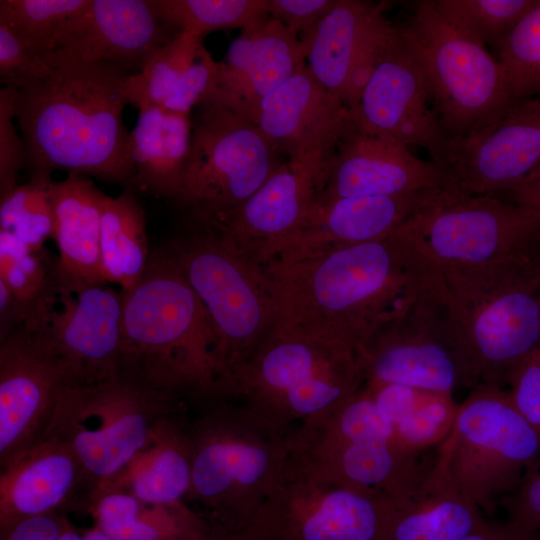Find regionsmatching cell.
I'll list each match as a JSON object with an SVG mask.
<instances>
[{
    "mask_svg": "<svg viewBox=\"0 0 540 540\" xmlns=\"http://www.w3.org/2000/svg\"><path fill=\"white\" fill-rule=\"evenodd\" d=\"M278 329L336 340L359 359L420 301L444 295L441 269L398 229L384 238L277 255L263 263Z\"/></svg>",
    "mask_w": 540,
    "mask_h": 540,
    "instance_id": "6da1fadb",
    "label": "cell"
},
{
    "mask_svg": "<svg viewBox=\"0 0 540 540\" xmlns=\"http://www.w3.org/2000/svg\"><path fill=\"white\" fill-rule=\"evenodd\" d=\"M44 58L47 74L10 86L29 178L62 170L135 190L130 131L123 120L130 75L59 51Z\"/></svg>",
    "mask_w": 540,
    "mask_h": 540,
    "instance_id": "7a4b0ae2",
    "label": "cell"
},
{
    "mask_svg": "<svg viewBox=\"0 0 540 540\" xmlns=\"http://www.w3.org/2000/svg\"><path fill=\"white\" fill-rule=\"evenodd\" d=\"M448 334L465 387L503 388L540 347V256L442 268Z\"/></svg>",
    "mask_w": 540,
    "mask_h": 540,
    "instance_id": "3957f363",
    "label": "cell"
},
{
    "mask_svg": "<svg viewBox=\"0 0 540 540\" xmlns=\"http://www.w3.org/2000/svg\"><path fill=\"white\" fill-rule=\"evenodd\" d=\"M122 295L126 363L155 387L187 402L217 394L221 370L214 327L162 247L151 253L140 280Z\"/></svg>",
    "mask_w": 540,
    "mask_h": 540,
    "instance_id": "277c9868",
    "label": "cell"
},
{
    "mask_svg": "<svg viewBox=\"0 0 540 540\" xmlns=\"http://www.w3.org/2000/svg\"><path fill=\"white\" fill-rule=\"evenodd\" d=\"M185 418L192 465L188 501L234 523H250L277 484L294 432L228 395L190 403Z\"/></svg>",
    "mask_w": 540,
    "mask_h": 540,
    "instance_id": "5b68a950",
    "label": "cell"
},
{
    "mask_svg": "<svg viewBox=\"0 0 540 540\" xmlns=\"http://www.w3.org/2000/svg\"><path fill=\"white\" fill-rule=\"evenodd\" d=\"M188 409L189 402L155 387L126 363L106 379L68 384L44 437L75 451L90 501L123 477L152 445L163 421Z\"/></svg>",
    "mask_w": 540,
    "mask_h": 540,
    "instance_id": "8992f818",
    "label": "cell"
},
{
    "mask_svg": "<svg viewBox=\"0 0 540 540\" xmlns=\"http://www.w3.org/2000/svg\"><path fill=\"white\" fill-rule=\"evenodd\" d=\"M347 344L275 328L257 352L220 382L232 396L291 431L330 413L364 386Z\"/></svg>",
    "mask_w": 540,
    "mask_h": 540,
    "instance_id": "52a82bcc",
    "label": "cell"
},
{
    "mask_svg": "<svg viewBox=\"0 0 540 540\" xmlns=\"http://www.w3.org/2000/svg\"><path fill=\"white\" fill-rule=\"evenodd\" d=\"M161 246L204 305L218 342L220 382L250 359L277 326L264 265L207 223L185 219Z\"/></svg>",
    "mask_w": 540,
    "mask_h": 540,
    "instance_id": "ba28073f",
    "label": "cell"
},
{
    "mask_svg": "<svg viewBox=\"0 0 540 540\" xmlns=\"http://www.w3.org/2000/svg\"><path fill=\"white\" fill-rule=\"evenodd\" d=\"M403 39L419 61L448 140L468 136L502 118L515 104L497 58L438 7L415 3Z\"/></svg>",
    "mask_w": 540,
    "mask_h": 540,
    "instance_id": "9c48e42d",
    "label": "cell"
},
{
    "mask_svg": "<svg viewBox=\"0 0 540 540\" xmlns=\"http://www.w3.org/2000/svg\"><path fill=\"white\" fill-rule=\"evenodd\" d=\"M438 447L436 466L489 515L540 459V435L503 388L472 390Z\"/></svg>",
    "mask_w": 540,
    "mask_h": 540,
    "instance_id": "30bf717a",
    "label": "cell"
},
{
    "mask_svg": "<svg viewBox=\"0 0 540 540\" xmlns=\"http://www.w3.org/2000/svg\"><path fill=\"white\" fill-rule=\"evenodd\" d=\"M193 111L188 164L173 202L185 218L213 220L248 199L282 163L243 114L209 99Z\"/></svg>",
    "mask_w": 540,
    "mask_h": 540,
    "instance_id": "8fae6325",
    "label": "cell"
},
{
    "mask_svg": "<svg viewBox=\"0 0 540 540\" xmlns=\"http://www.w3.org/2000/svg\"><path fill=\"white\" fill-rule=\"evenodd\" d=\"M294 449L342 483L396 499L408 494L426 468L403 449L394 428L363 388L340 407L294 432Z\"/></svg>",
    "mask_w": 540,
    "mask_h": 540,
    "instance_id": "7c38bea8",
    "label": "cell"
},
{
    "mask_svg": "<svg viewBox=\"0 0 540 540\" xmlns=\"http://www.w3.org/2000/svg\"><path fill=\"white\" fill-rule=\"evenodd\" d=\"M538 226L534 211L500 195L465 196L443 189L398 230L442 269L537 253Z\"/></svg>",
    "mask_w": 540,
    "mask_h": 540,
    "instance_id": "4fadbf2b",
    "label": "cell"
},
{
    "mask_svg": "<svg viewBox=\"0 0 540 540\" xmlns=\"http://www.w3.org/2000/svg\"><path fill=\"white\" fill-rule=\"evenodd\" d=\"M385 501L342 483L293 446L251 522L265 540H379Z\"/></svg>",
    "mask_w": 540,
    "mask_h": 540,
    "instance_id": "5bb4252c",
    "label": "cell"
},
{
    "mask_svg": "<svg viewBox=\"0 0 540 540\" xmlns=\"http://www.w3.org/2000/svg\"><path fill=\"white\" fill-rule=\"evenodd\" d=\"M443 188L437 166L348 109L325 159L313 206L354 196H383Z\"/></svg>",
    "mask_w": 540,
    "mask_h": 540,
    "instance_id": "9a60e30c",
    "label": "cell"
},
{
    "mask_svg": "<svg viewBox=\"0 0 540 540\" xmlns=\"http://www.w3.org/2000/svg\"><path fill=\"white\" fill-rule=\"evenodd\" d=\"M443 189L499 195L540 169V96L515 103L496 122L449 139L440 159Z\"/></svg>",
    "mask_w": 540,
    "mask_h": 540,
    "instance_id": "2e32d148",
    "label": "cell"
},
{
    "mask_svg": "<svg viewBox=\"0 0 540 540\" xmlns=\"http://www.w3.org/2000/svg\"><path fill=\"white\" fill-rule=\"evenodd\" d=\"M72 382L69 367L40 333L22 325L0 340V466L45 436Z\"/></svg>",
    "mask_w": 540,
    "mask_h": 540,
    "instance_id": "e0dca14e",
    "label": "cell"
},
{
    "mask_svg": "<svg viewBox=\"0 0 540 540\" xmlns=\"http://www.w3.org/2000/svg\"><path fill=\"white\" fill-rule=\"evenodd\" d=\"M365 384L453 393L465 387L445 320L444 295L426 298L381 330L360 359Z\"/></svg>",
    "mask_w": 540,
    "mask_h": 540,
    "instance_id": "ac0fdd59",
    "label": "cell"
},
{
    "mask_svg": "<svg viewBox=\"0 0 540 540\" xmlns=\"http://www.w3.org/2000/svg\"><path fill=\"white\" fill-rule=\"evenodd\" d=\"M385 6V2L336 0L307 47L308 69L348 109L358 105L397 32L384 17Z\"/></svg>",
    "mask_w": 540,
    "mask_h": 540,
    "instance_id": "d6986e66",
    "label": "cell"
},
{
    "mask_svg": "<svg viewBox=\"0 0 540 540\" xmlns=\"http://www.w3.org/2000/svg\"><path fill=\"white\" fill-rule=\"evenodd\" d=\"M180 34L158 0H91L63 27L52 52L111 64L131 76Z\"/></svg>",
    "mask_w": 540,
    "mask_h": 540,
    "instance_id": "ffe728a7",
    "label": "cell"
},
{
    "mask_svg": "<svg viewBox=\"0 0 540 540\" xmlns=\"http://www.w3.org/2000/svg\"><path fill=\"white\" fill-rule=\"evenodd\" d=\"M36 332L63 359L75 382L106 379L126 364L123 295L108 284L59 296L46 324Z\"/></svg>",
    "mask_w": 540,
    "mask_h": 540,
    "instance_id": "44dd1931",
    "label": "cell"
},
{
    "mask_svg": "<svg viewBox=\"0 0 540 540\" xmlns=\"http://www.w3.org/2000/svg\"><path fill=\"white\" fill-rule=\"evenodd\" d=\"M429 103L425 73L397 28L354 108L369 124L404 145L424 148L436 163L448 137Z\"/></svg>",
    "mask_w": 540,
    "mask_h": 540,
    "instance_id": "7402d4cb",
    "label": "cell"
},
{
    "mask_svg": "<svg viewBox=\"0 0 540 540\" xmlns=\"http://www.w3.org/2000/svg\"><path fill=\"white\" fill-rule=\"evenodd\" d=\"M324 162L286 160L240 205L216 219L196 221L209 224L263 264L314 205Z\"/></svg>",
    "mask_w": 540,
    "mask_h": 540,
    "instance_id": "603a6c76",
    "label": "cell"
},
{
    "mask_svg": "<svg viewBox=\"0 0 540 540\" xmlns=\"http://www.w3.org/2000/svg\"><path fill=\"white\" fill-rule=\"evenodd\" d=\"M347 112L306 65L265 96L251 120L287 160H325Z\"/></svg>",
    "mask_w": 540,
    "mask_h": 540,
    "instance_id": "cb8c5ba5",
    "label": "cell"
},
{
    "mask_svg": "<svg viewBox=\"0 0 540 540\" xmlns=\"http://www.w3.org/2000/svg\"><path fill=\"white\" fill-rule=\"evenodd\" d=\"M217 63L214 84L203 99L251 119L265 96L306 66V49L293 32L269 16L241 30Z\"/></svg>",
    "mask_w": 540,
    "mask_h": 540,
    "instance_id": "d4e9b609",
    "label": "cell"
},
{
    "mask_svg": "<svg viewBox=\"0 0 540 540\" xmlns=\"http://www.w3.org/2000/svg\"><path fill=\"white\" fill-rule=\"evenodd\" d=\"M442 191L439 188L396 195L345 197L312 206L297 229L279 243L265 261L288 252L384 238L436 200Z\"/></svg>",
    "mask_w": 540,
    "mask_h": 540,
    "instance_id": "484cf974",
    "label": "cell"
},
{
    "mask_svg": "<svg viewBox=\"0 0 540 540\" xmlns=\"http://www.w3.org/2000/svg\"><path fill=\"white\" fill-rule=\"evenodd\" d=\"M0 532L56 512L85 488L82 464L66 442L44 437L0 466Z\"/></svg>",
    "mask_w": 540,
    "mask_h": 540,
    "instance_id": "4316f807",
    "label": "cell"
},
{
    "mask_svg": "<svg viewBox=\"0 0 540 540\" xmlns=\"http://www.w3.org/2000/svg\"><path fill=\"white\" fill-rule=\"evenodd\" d=\"M105 195L90 177L68 174L52 181L50 196L58 250L55 276L59 296L75 295L105 281L100 254V228Z\"/></svg>",
    "mask_w": 540,
    "mask_h": 540,
    "instance_id": "83f0119b",
    "label": "cell"
},
{
    "mask_svg": "<svg viewBox=\"0 0 540 540\" xmlns=\"http://www.w3.org/2000/svg\"><path fill=\"white\" fill-rule=\"evenodd\" d=\"M485 521L434 462L408 494L386 499L379 540H462Z\"/></svg>",
    "mask_w": 540,
    "mask_h": 540,
    "instance_id": "f1b7e54d",
    "label": "cell"
},
{
    "mask_svg": "<svg viewBox=\"0 0 540 540\" xmlns=\"http://www.w3.org/2000/svg\"><path fill=\"white\" fill-rule=\"evenodd\" d=\"M215 62L203 38L181 33L147 62L143 70L127 77L126 97L137 110L159 106L190 114L208 92Z\"/></svg>",
    "mask_w": 540,
    "mask_h": 540,
    "instance_id": "f546056e",
    "label": "cell"
},
{
    "mask_svg": "<svg viewBox=\"0 0 540 540\" xmlns=\"http://www.w3.org/2000/svg\"><path fill=\"white\" fill-rule=\"evenodd\" d=\"M130 131L135 189L173 201L179 192L191 148V114L159 106L143 107Z\"/></svg>",
    "mask_w": 540,
    "mask_h": 540,
    "instance_id": "4dcf8cb0",
    "label": "cell"
},
{
    "mask_svg": "<svg viewBox=\"0 0 540 540\" xmlns=\"http://www.w3.org/2000/svg\"><path fill=\"white\" fill-rule=\"evenodd\" d=\"M187 412L163 421L152 445L108 490H125L147 504L183 503L192 484L191 455L185 432Z\"/></svg>",
    "mask_w": 540,
    "mask_h": 540,
    "instance_id": "1f68e13d",
    "label": "cell"
},
{
    "mask_svg": "<svg viewBox=\"0 0 540 540\" xmlns=\"http://www.w3.org/2000/svg\"><path fill=\"white\" fill-rule=\"evenodd\" d=\"M133 191L126 189L116 197L105 195L101 215L103 275L108 284L118 285L122 292L136 285L151 256L145 211Z\"/></svg>",
    "mask_w": 540,
    "mask_h": 540,
    "instance_id": "d6a6232c",
    "label": "cell"
},
{
    "mask_svg": "<svg viewBox=\"0 0 540 540\" xmlns=\"http://www.w3.org/2000/svg\"><path fill=\"white\" fill-rule=\"evenodd\" d=\"M89 503L97 527L113 540H181L194 514L185 502L147 504L121 489L104 491Z\"/></svg>",
    "mask_w": 540,
    "mask_h": 540,
    "instance_id": "836d02e7",
    "label": "cell"
},
{
    "mask_svg": "<svg viewBox=\"0 0 540 540\" xmlns=\"http://www.w3.org/2000/svg\"><path fill=\"white\" fill-rule=\"evenodd\" d=\"M55 259L31 251L12 233L0 230V280L14 295L24 315V326L41 329L59 295Z\"/></svg>",
    "mask_w": 540,
    "mask_h": 540,
    "instance_id": "e575fe53",
    "label": "cell"
},
{
    "mask_svg": "<svg viewBox=\"0 0 540 540\" xmlns=\"http://www.w3.org/2000/svg\"><path fill=\"white\" fill-rule=\"evenodd\" d=\"M52 181V177H30L0 194V230L12 233L33 252L44 250L45 242L53 238Z\"/></svg>",
    "mask_w": 540,
    "mask_h": 540,
    "instance_id": "d590c367",
    "label": "cell"
},
{
    "mask_svg": "<svg viewBox=\"0 0 540 540\" xmlns=\"http://www.w3.org/2000/svg\"><path fill=\"white\" fill-rule=\"evenodd\" d=\"M180 33L204 38L210 32L255 25L269 17L267 0H158Z\"/></svg>",
    "mask_w": 540,
    "mask_h": 540,
    "instance_id": "8d00e7d4",
    "label": "cell"
},
{
    "mask_svg": "<svg viewBox=\"0 0 540 540\" xmlns=\"http://www.w3.org/2000/svg\"><path fill=\"white\" fill-rule=\"evenodd\" d=\"M91 0H1L0 23L7 25L36 53L54 49L63 27L82 13Z\"/></svg>",
    "mask_w": 540,
    "mask_h": 540,
    "instance_id": "74e56055",
    "label": "cell"
},
{
    "mask_svg": "<svg viewBox=\"0 0 540 540\" xmlns=\"http://www.w3.org/2000/svg\"><path fill=\"white\" fill-rule=\"evenodd\" d=\"M496 50L514 102L540 96V2Z\"/></svg>",
    "mask_w": 540,
    "mask_h": 540,
    "instance_id": "f35d334b",
    "label": "cell"
},
{
    "mask_svg": "<svg viewBox=\"0 0 540 540\" xmlns=\"http://www.w3.org/2000/svg\"><path fill=\"white\" fill-rule=\"evenodd\" d=\"M540 0H436L439 9L485 46L498 45Z\"/></svg>",
    "mask_w": 540,
    "mask_h": 540,
    "instance_id": "ab89813d",
    "label": "cell"
},
{
    "mask_svg": "<svg viewBox=\"0 0 540 540\" xmlns=\"http://www.w3.org/2000/svg\"><path fill=\"white\" fill-rule=\"evenodd\" d=\"M458 408L451 393L422 390L416 404L392 424L397 442L417 455L440 446L454 427Z\"/></svg>",
    "mask_w": 540,
    "mask_h": 540,
    "instance_id": "60d3db41",
    "label": "cell"
},
{
    "mask_svg": "<svg viewBox=\"0 0 540 540\" xmlns=\"http://www.w3.org/2000/svg\"><path fill=\"white\" fill-rule=\"evenodd\" d=\"M25 166V147L16 122L15 91L0 89V194L17 186Z\"/></svg>",
    "mask_w": 540,
    "mask_h": 540,
    "instance_id": "b9f144b4",
    "label": "cell"
},
{
    "mask_svg": "<svg viewBox=\"0 0 540 540\" xmlns=\"http://www.w3.org/2000/svg\"><path fill=\"white\" fill-rule=\"evenodd\" d=\"M50 70L45 58L0 23V79L3 86L40 78Z\"/></svg>",
    "mask_w": 540,
    "mask_h": 540,
    "instance_id": "7bdbcfd3",
    "label": "cell"
},
{
    "mask_svg": "<svg viewBox=\"0 0 540 540\" xmlns=\"http://www.w3.org/2000/svg\"><path fill=\"white\" fill-rule=\"evenodd\" d=\"M507 385L515 408L540 435V347L512 370Z\"/></svg>",
    "mask_w": 540,
    "mask_h": 540,
    "instance_id": "ee69618b",
    "label": "cell"
},
{
    "mask_svg": "<svg viewBox=\"0 0 540 540\" xmlns=\"http://www.w3.org/2000/svg\"><path fill=\"white\" fill-rule=\"evenodd\" d=\"M336 0H267L268 13L293 32L306 49Z\"/></svg>",
    "mask_w": 540,
    "mask_h": 540,
    "instance_id": "f6af8a7d",
    "label": "cell"
},
{
    "mask_svg": "<svg viewBox=\"0 0 540 540\" xmlns=\"http://www.w3.org/2000/svg\"><path fill=\"white\" fill-rule=\"evenodd\" d=\"M499 505L505 509L509 521L528 530L540 531V470L536 463Z\"/></svg>",
    "mask_w": 540,
    "mask_h": 540,
    "instance_id": "bcb514c9",
    "label": "cell"
},
{
    "mask_svg": "<svg viewBox=\"0 0 540 540\" xmlns=\"http://www.w3.org/2000/svg\"><path fill=\"white\" fill-rule=\"evenodd\" d=\"M181 540H265L255 526L195 512Z\"/></svg>",
    "mask_w": 540,
    "mask_h": 540,
    "instance_id": "7dc6e473",
    "label": "cell"
},
{
    "mask_svg": "<svg viewBox=\"0 0 540 540\" xmlns=\"http://www.w3.org/2000/svg\"><path fill=\"white\" fill-rule=\"evenodd\" d=\"M69 522L57 512L21 520L1 534V540H59Z\"/></svg>",
    "mask_w": 540,
    "mask_h": 540,
    "instance_id": "c3c4849f",
    "label": "cell"
},
{
    "mask_svg": "<svg viewBox=\"0 0 540 540\" xmlns=\"http://www.w3.org/2000/svg\"><path fill=\"white\" fill-rule=\"evenodd\" d=\"M462 540H540V531L525 529L507 521L486 520Z\"/></svg>",
    "mask_w": 540,
    "mask_h": 540,
    "instance_id": "681fc988",
    "label": "cell"
},
{
    "mask_svg": "<svg viewBox=\"0 0 540 540\" xmlns=\"http://www.w3.org/2000/svg\"><path fill=\"white\" fill-rule=\"evenodd\" d=\"M499 195L531 209L539 216L535 248L540 255V169L534 171L520 183Z\"/></svg>",
    "mask_w": 540,
    "mask_h": 540,
    "instance_id": "f907efd6",
    "label": "cell"
},
{
    "mask_svg": "<svg viewBox=\"0 0 540 540\" xmlns=\"http://www.w3.org/2000/svg\"><path fill=\"white\" fill-rule=\"evenodd\" d=\"M25 322L22 310L8 286L0 280V340Z\"/></svg>",
    "mask_w": 540,
    "mask_h": 540,
    "instance_id": "816d5d0a",
    "label": "cell"
},
{
    "mask_svg": "<svg viewBox=\"0 0 540 540\" xmlns=\"http://www.w3.org/2000/svg\"><path fill=\"white\" fill-rule=\"evenodd\" d=\"M83 536L84 540H113L98 527L85 531Z\"/></svg>",
    "mask_w": 540,
    "mask_h": 540,
    "instance_id": "f5cc1de1",
    "label": "cell"
}]
</instances>
